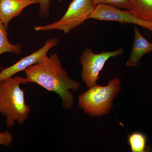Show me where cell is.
<instances>
[{"label":"cell","mask_w":152,"mask_h":152,"mask_svg":"<svg viewBox=\"0 0 152 152\" xmlns=\"http://www.w3.org/2000/svg\"><path fill=\"white\" fill-rule=\"evenodd\" d=\"M25 72L28 83L37 84L48 91L56 93L61 99L63 108H72L74 97L71 90L76 91L80 89V85L70 77L56 53L30 66Z\"/></svg>","instance_id":"1"},{"label":"cell","mask_w":152,"mask_h":152,"mask_svg":"<svg viewBox=\"0 0 152 152\" xmlns=\"http://www.w3.org/2000/svg\"><path fill=\"white\" fill-rule=\"evenodd\" d=\"M26 77L14 76L0 80V112L6 117L8 128L13 127L16 122L23 124L28 119L31 109L26 104L24 91L21 85H26Z\"/></svg>","instance_id":"2"},{"label":"cell","mask_w":152,"mask_h":152,"mask_svg":"<svg viewBox=\"0 0 152 152\" xmlns=\"http://www.w3.org/2000/svg\"><path fill=\"white\" fill-rule=\"evenodd\" d=\"M80 95L79 107L91 116H100L107 114L113 107V101L121 90V81L115 78L103 86L95 85Z\"/></svg>","instance_id":"3"},{"label":"cell","mask_w":152,"mask_h":152,"mask_svg":"<svg viewBox=\"0 0 152 152\" xmlns=\"http://www.w3.org/2000/svg\"><path fill=\"white\" fill-rule=\"evenodd\" d=\"M95 7L91 0H73L60 20L50 24L36 26L34 29L37 31L60 30L67 34L88 19Z\"/></svg>","instance_id":"4"},{"label":"cell","mask_w":152,"mask_h":152,"mask_svg":"<svg viewBox=\"0 0 152 152\" xmlns=\"http://www.w3.org/2000/svg\"><path fill=\"white\" fill-rule=\"evenodd\" d=\"M124 53L123 48L113 51H104L100 53H95L89 48L85 49L79 60L82 66V80L87 88L97 85V81L100 79V72L109 59L121 56Z\"/></svg>","instance_id":"5"},{"label":"cell","mask_w":152,"mask_h":152,"mask_svg":"<svg viewBox=\"0 0 152 152\" xmlns=\"http://www.w3.org/2000/svg\"><path fill=\"white\" fill-rule=\"evenodd\" d=\"M89 19L101 21H111L122 24L138 25L152 32V23L139 18L129 10H122L109 5L96 6Z\"/></svg>","instance_id":"6"},{"label":"cell","mask_w":152,"mask_h":152,"mask_svg":"<svg viewBox=\"0 0 152 152\" xmlns=\"http://www.w3.org/2000/svg\"><path fill=\"white\" fill-rule=\"evenodd\" d=\"M59 43L58 38H50L46 41L43 46L31 54L26 56L8 67L0 72V80L12 77L20 72L25 71L30 66L35 64L48 56L49 51Z\"/></svg>","instance_id":"7"},{"label":"cell","mask_w":152,"mask_h":152,"mask_svg":"<svg viewBox=\"0 0 152 152\" xmlns=\"http://www.w3.org/2000/svg\"><path fill=\"white\" fill-rule=\"evenodd\" d=\"M39 4V0H0V20L8 29L12 19L19 16L28 6Z\"/></svg>","instance_id":"8"},{"label":"cell","mask_w":152,"mask_h":152,"mask_svg":"<svg viewBox=\"0 0 152 152\" xmlns=\"http://www.w3.org/2000/svg\"><path fill=\"white\" fill-rule=\"evenodd\" d=\"M152 51V43L147 40L139 31L137 26L134 28V37L132 48L126 63L127 67L137 66L144 55Z\"/></svg>","instance_id":"9"},{"label":"cell","mask_w":152,"mask_h":152,"mask_svg":"<svg viewBox=\"0 0 152 152\" xmlns=\"http://www.w3.org/2000/svg\"><path fill=\"white\" fill-rule=\"evenodd\" d=\"M130 11L139 18L152 23V0H132Z\"/></svg>","instance_id":"10"},{"label":"cell","mask_w":152,"mask_h":152,"mask_svg":"<svg viewBox=\"0 0 152 152\" xmlns=\"http://www.w3.org/2000/svg\"><path fill=\"white\" fill-rule=\"evenodd\" d=\"M8 29L0 20V56L5 53H10L19 55L22 52L21 45H13L9 42L8 38ZM1 67L0 66V70Z\"/></svg>","instance_id":"11"},{"label":"cell","mask_w":152,"mask_h":152,"mask_svg":"<svg viewBox=\"0 0 152 152\" xmlns=\"http://www.w3.org/2000/svg\"><path fill=\"white\" fill-rule=\"evenodd\" d=\"M128 142L132 152H147V137L143 133L134 132L129 135Z\"/></svg>","instance_id":"12"},{"label":"cell","mask_w":152,"mask_h":152,"mask_svg":"<svg viewBox=\"0 0 152 152\" xmlns=\"http://www.w3.org/2000/svg\"><path fill=\"white\" fill-rule=\"evenodd\" d=\"M91 1L95 7L99 5H109L118 8L129 10L133 8L132 0H91Z\"/></svg>","instance_id":"13"},{"label":"cell","mask_w":152,"mask_h":152,"mask_svg":"<svg viewBox=\"0 0 152 152\" xmlns=\"http://www.w3.org/2000/svg\"><path fill=\"white\" fill-rule=\"evenodd\" d=\"M59 1H62L63 0H58ZM40 9L39 16L41 18L46 19L49 16L50 10V0H39Z\"/></svg>","instance_id":"14"},{"label":"cell","mask_w":152,"mask_h":152,"mask_svg":"<svg viewBox=\"0 0 152 152\" xmlns=\"http://www.w3.org/2000/svg\"><path fill=\"white\" fill-rule=\"evenodd\" d=\"M14 137L9 131H5L3 132H0V145L8 147L11 145L13 141Z\"/></svg>","instance_id":"15"}]
</instances>
